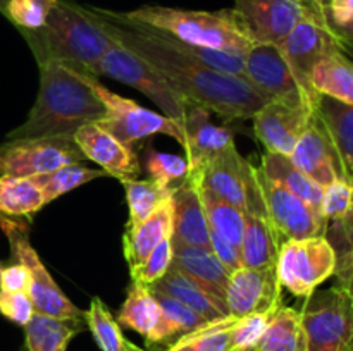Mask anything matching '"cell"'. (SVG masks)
Wrapping results in <instances>:
<instances>
[{"instance_id": "obj_36", "label": "cell", "mask_w": 353, "mask_h": 351, "mask_svg": "<svg viewBox=\"0 0 353 351\" xmlns=\"http://www.w3.org/2000/svg\"><path fill=\"white\" fill-rule=\"evenodd\" d=\"M105 176L107 174L102 169H90L83 164H68L55 169V171L47 172V174L31 176V178L40 186V189L43 191L45 205H48L59 196L65 195V193L72 191V189L79 188V186L86 184L93 179L105 178Z\"/></svg>"}, {"instance_id": "obj_48", "label": "cell", "mask_w": 353, "mask_h": 351, "mask_svg": "<svg viewBox=\"0 0 353 351\" xmlns=\"http://www.w3.org/2000/svg\"><path fill=\"white\" fill-rule=\"evenodd\" d=\"M324 12L333 30L347 26L353 23V0H326Z\"/></svg>"}, {"instance_id": "obj_28", "label": "cell", "mask_w": 353, "mask_h": 351, "mask_svg": "<svg viewBox=\"0 0 353 351\" xmlns=\"http://www.w3.org/2000/svg\"><path fill=\"white\" fill-rule=\"evenodd\" d=\"M259 169H261L265 178L271 179L272 182L285 188L286 191L293 193V195L299 196L300 200H303V202L309 203L310 206H314V209H317L321 212L324 188H321L317 182H314L305 172L300 171L293 164L290 155L265 151L262 155L261 167Z\"/></svg>"}, {"instance_id": "obj_3", "label": "cell", "mask_w": 353, "mask_h": 351, "mask_svg": "<svg viewBox=\"0 0 353 351\" xmlns=\"http://www.w3.org/2000/svg\"><path fill=\"white\" fill-rule=\"evenodd\" d=\"M19 33L33 52L37 64L61 62L90 76H97L100 58L116 41L90 7L71 0H57L43 26L33 31L21 30Z\"/></svg>"}, {"instance_id": "obj_43", "label": "cell", "mask_w": 353, "mask_h": 351, "mask_svg": "<svg viewBox=\"0 0 353 351\" xmlns=\"http://www.w3.org/2000/svg\"><path fill=\"white\" fill-rule=\"evenodd\" d=\"M172 265V241L171 237H165L162 243L154 248L150 255L145 258L141 264L130 267L131 281L141 282L145 286L154 284L155 281L162 277L169 267Z\"/></svg>"}, {"instance_id": "obj_27", "label": "cell", "mask_w": 353, "mask_h": 351, "mask_svg": "<svg viewBox=\"0 0 353 351\" xmlns=\"http://www.w3.org/2000/svg\"><path fill=\"white\" fill-rule=\"evenodd\" d=\"M119 326L134 330L150 344L161 320V308L150 288L141 282L131 281L126 288V298L117 312Z\"/></svg>"}, {"instance_id": "obj_49", "label": "cell", "mask_w": 353, "mask_h": 351, "mask_svg": "<svg viewBox=\"0 0 353 351\" xmlns=\"http://www.w3.org/2000/svg\"><path fill=\"white\" fill-rule=\"evenodd\" d=\"M334 33L341 38V41L345 43H353V23L347 24V26H341L338 30H334Z\"/></svg>"}, {"instance_id": "obj_12", "label": "cell", "mask_w": 353, "mask_h": 351, "mask_svg": "<svg viewBox=\"0 0 353 351\" xmlns=\"http://www.w3.org/2000/svg\"><path fill=\"white\" fill-rule=\"evenodd\" d=\"M243 79L268 102L314 103L296 81L283 50L274 43H254L248 48L243 61Z\"/></svg>"}, {"instance_id": "obj_34", "label": "cell", "mask_w": 353, "mask_h": 351, "mask_svg": "<svg viewBox=\"0 0 353 351\" xmlns=\"http://www.w3.org/2000/svg\"><path fill=\"white\" fill-rule=\"evenodd\" d=\"M203 206H205L207 220H209L210 231L217 233L240 248L245 233V212L238 206L231 205L226 200L217 196L210 189L200 188Z\"/></svg>"}, {"instance_id": "obj_14", "label": "cell", "mask_w": 353, "mask_h": 351, "mask_svg": "<svg viewBox=\"0 0 353 351\" xmlns=\"http://www.w3.org/2000/svg\"><path fill=\"white\" fill-rule=\"evenodd\" d=\"M257 181L264 198L268 219L281 243L288 240L324 236L327 222L319 210L265 178L259 167Z\"/></svg>"}, {"instance_id": "obj_32", "label": "cell", "mask_w": 353, "mask_h": 351, "mask_svg": "<svg viewBox=\"0 0 353 351\" xmlns=\"http://www.w3.org/2000/svg\"><path fill=\"white\" fill-rule=\"evenodd\" d=\"M152 291V289H150ZM155 299L161 308V320H159L157 330L154 334V339L150 344H172L178 341L179 337L186 336L192 330L199 329L209 320L203 319L200 313L192 310L190 306L183 305L178 299L171 298V296L164 295V292L152 291Z\"/></svg>"}, {"instance_id": "obj_22", "label": "cell", "mask_w": 353, "mask_h": 351, "mask_svg": "<svg viewBox=\"0 0 353 351\" xmlns=\"http://www.w3.org/2000/svg\"><path fill=\"white\" fill-rule=\"evenodd\" d=\"M172 265L188 274L193 281L207 289L217 301L226 306V291L231 274L217 260L212 250L172 241Z\"/></svg>"}, {"instance_id": "obj_6", "label": "cell", "mask_w": 353, "mask_h": 351, "mask_svg": "<svg viewBox=\"0 0 353 351\" xmlns=\"http://www.w3.org/2000/svg\"><path fill=\"white\" fill-rule=\"evenodd\" d=\"M97 76H109L116 81L140 89L155 105L161 107L164 116L185 127L190 103L169 85L168 79L150 62L131 52L119 41H114L112 47L100 58Z\"/></svg>"}, {"instance_id": "obj_19", "label": "cell", "mask_w": 353, "mask_h": 351, "mask_svg": "<svg viewBox=\"0 0 353 351\" xmlns=\"http://www.w3.org/2000/svg\"><path fill=\"white\" fill-rule=\"evenodd\" d=\"M290 158L300 171L305 172L321 188H326L336 179L353 181L341 165L336 150L331 145L323 124L319 123L314 112L305 131L296 141Z\"/></svg>"}, {"instance_id": "obj_41", "label": "cell", "mask_w": 353, "mask_h": 351, "mask_svg": "<svg viewBox=\"0 0 353 351\" xmlns=\"http://www.w3.org/2000/svg\"><path fill=\"white\" fill-rule=\"evenodd\" d=\"M279 308V306H278ZM278 308L265 310V312L254 313V315L243 317L231 323L230 337L233 351H255L259 341L264 336L269 322L278 312Z\"/></svg>"}, {"instance_id": "obj_50", "label": "cell", "mask_w": 353, "mask_h": 351, "mask_svg": "<svg viewBox=\"0 0 353 351\" xmlns=\"http://www.w3.org/2000/svg\"><path fill=\"white\" fill-rule=\"evenodd\" d=\"M336 284H340V286H343V288H347L348 291L352 292V296H353V270L347 275V277L341 279V281H338Z\"/></svg>"}, {"instance_id": "obj_4", "label": "cell", "mask_w": 353, "mask_h": 351, "mask_svg": "<svg viewBox=\"0 0 353 351\" xmlns=\"http://www.w3.org/2000/svg\"><path fill=\"white\" fill-rule=\"evenodd\" d=\"M123 14L128 19L147 24L195 47L245 55L255 43L234 9L188 10L165 6H143Z\"/></svg>"}, {"instance_id": "obj_53", "label": "cell", "mask_w": 353, "mask_h": 351, "mask_svg": "<svg viewBox=\"0 0 353 351\" xmlns=\"http://www.w3.org/2000/svg\"><path fill=\"white\" fill-rule=\"evenodd\" d=\"M3 2H6V0H0V7H2V6H3Z\"/></svg>"}, {"instance_id": "obj_2", "label": "cell", "mask_w": 353, "mask_h": 351, "mask_svg": "<svg viewBox=\"0 0 353 351\" xmlns=\"http://www.w3.org/2000/svg\"><path fill=\"white\" fill-rule=\"evenodd\" d=\"M40 88L26 120L7 133V140L19 138L72 136L81 126L102 123L107 109L93 92L88 74L61 62H43Z\"/></svg>"}, {"instance_id": "obj_21", "label": "cell", "mask_w": 353, "mask_h": 351, "mask_svg": "<svg viewBox=\"0 0 353 351\" xmlns=\"http://www.w3.org/2000/svg\"><path fill=\"white\" fill-rule=\"evenodd\" d=\"M185 151L188 160V176H196L224 148L234 143L230 129L210 123L209 110L190 105L185 123Z\"/></svg>"}, {"instance_id": "obj_15", "label": "cell", "mask_w": 353, "mask_h": 351, "mask_svg": "<svg viewBox=\"0 0 353 351\" xmlns=\"http://www.w3.org/2000/svg\"><path fill=\"white\" fill-rule=\"evenodd\" d=\"M233 9L255 43L274 45L310 12L324 10L310 0H234Z\"/></svg>"}, {"instance_id": "obj_37", "label": "cell", "mask_w": 353, "mask_h": 351, "mask_svg": "<svg viewBox=\"0 0 353 351\" xmlns=\"http://www.w3.org/2000/svg\"><path fill=\"white\" fill-rule=\"evenodd\" d=\"M85 323L100 351H126V337L119 322L99 296H93L90 301L85 312Z\"/></svg>"}, {"instance_id": "obj_47", "label": "cell", "mask_w": 353, "mask_h": 351, "mask_svg": "<svg viewBox=\"0 0 353 351\" xmlns=\"http://www.w3.org/2000/svg\"><path fill=\"white\" fill-rule=\"evenodd\" d=\"M210 250L216 255L217 260L226 267V270L230 274L240 270L243 267V258H241L240 248L234 246L233 243H230L228 240H224L223 236H219L217 233L210 231Z\"/></svg>"}, {"instance_id": "obj_31", "label": "cell", "mask_w": 353, "mask_h": 351, "mask_svg": "<svg viewBox=\"0 0 353 351\" xmlns=\"http://www.w3.org/2000/svg\"><path fill=\"white\" fill-rule=\"evenodd\" d=\"M255 351H307V334L300 310L279 306Z\"/></svg>"}, {"instance_id": "obj_44", "label": "cell", "mask_w": 353, "mask_h": 351, "mask_svg": "<svg viewBox=\"0 0 353 351\" xmlns=\"http://www.w3.org/2000/svg\"><path fill=\"white\" fill-rule=\"evenodd\" d=\"M353 205V181L336 179L326 186L321 202V213L326 222L343 219Z\"/></svg>"}, {"instance_id": "obj_35", "label": "cell", "mask_w": 353, "mask_h": 351, "mask_svg": "<svg viewBox=\"0 0 353 351\" xmlns=\"http://www.w3.org/2000/svg\"><path fill=\"white\" fill-rule=\"evenodd\" d=\"M124 189H126L128 210H130V220L126 227L137 226L141 220L147 219L161 203L171 200L174 188L164 186L154 179H128L123 181Z\"/></svg>"}, {"instance_id": "obj_10", "label": "cell", "mask_w": 353, "mask_h": 351, "mask_svg": "<svg viewBox=\"0 0 353 351\" xmlns=\"http://www.w3.org/2000/svg\"><path fill=\"white\" fill-rule=\"evenodd\" d=\"M0 227L7 236L14 258L26 265L31 272L30 296L33 301L34 313L55 317V319H85V312L79 310L68 296L62 292L57 282L47 270L30 243L28 229L14 217H0Z\"/></svg>"}, {"instance_id": "obj_55", "label": "cell", "mask_w": 353, "mask_h": 351, "mask_svg": "<svg viewBox=\"0 0 353 351\" xmlns=\"http://www.w3.org/2000/svg\"><path fill=\"white\" fill-rule=\"evenodd\" d=\"M352 176H353V169H352Z\"/></svg>"}, {"instance_id": "obj_1", "label": "cell", "mask_w": 353, "mask_h": 351, "mask_svg": "<svg viewBox=\"0 0 353 351\" xmlns=\"http://www.w3.org/2000/svg\"><path fill=\"white\" fill-rule=\"evenodd\" d=\"M90 9L114 40L150 62L190 105L236 120L252 119L268 103L241 76L221 72L179 54L150 26L128 19L116 10Z\"/></svg>"}, {"instance_id": "obj_23", "label": "cell", "mask_w": 353, "mask_h": 351, "mask_svg": "<svg viewBox=\"0 0 353 351\" xmlns=\"http://www.w3.org/2000/svg\"><path fill=\"white\" fill-rule=\"evenodd\" d=\"M312 109L336 150L341 165L353 179V105L317 93Z\"/></svg>"}, {"instance_id": "obj_18", "label": "cell", "mask_w": 353, "mask_h": 351, "mask_svg": "<svg viewBox=\"0 0 353 351\" xmlns=\"http://www.w3.org/2000/svg\"><path fill=\"white\" fill-rule=\"evenodd\" d=\"M72 138L86 160L99 164L100 169L110 178H116L123 182L140 176V160L133 148L117 140L102 124H85L72 134Z\"/></svg>"}, {"instance_id": "obj_9", "label": "cell", "mask_w": 353, "mask_h": 351, "mask_svg": "<svg viewBox=\"0 0 353 351\" xmlns=\"http://www.w3.org/2000/svg\"><path fill=\"white\" fill-rule=\"evenodd\" d=\"M88 81L107 109L105 119L99 124H102L109 133H112L124 145L131 147L143 138L165 134V136L174 138L181 147H185V129L178 123L169 119L164 114L145 109L140 103L110 92L97 76L88 74Z\"/></svg>"}, {"instance_id": "obj_54", "label": "cell", "mask_w": 353, "mask_h": 351, "mask_svg": "<svg viewBox=\"0 0 353 351\" xmlns=\"http://www.w3.org/2000/svg\"><path fill=\"white\" fill-rule=\"evenodd\" d=\"M0 272H2V264H0Z\"/></svg>"}, {"instance_id": "obj_33", "label": "cell", "mask_w": 353, "mask_h": 351, "mask_svg": "<svg viewBox=\"0 0 353 351\" xmlns=\"http://www.w3.org/2000/svg\"><path fill=\"white\" fill-rule=\"evenodd\" d=\"M43 206V191L31 176H0V217L31 219Z\"/></svg>"}, {"instance_id": "obj_25", "label": "cell", "mask_w": 353, "mask_h": 351, "mask_svg": "<svg viewBox=\"0 0 353 351\" xmlns=\"http://www.w3.org/2000/svg\"><path fill=\"white\" fill-rule=\"evenodd\" d=\"M148 288L152 291L164 292V295L178 299L183 305L190 306L196 313H200L209 322L228 317V310L223 303L217 301L207 289H203L199 282L193 281L188 274L179 270L174 265H171L169 270Z\"/></svg>"}, {"instance_id": "obj_39", "label": "cell", "mask_w": 353, "mask_h": 351, "mask_svg": "<svg viewBox=\"0 0 353 351\" xmlns=\"http://www.w3.org/2000/svg\"><path fill=\"white\" fill-rule=\"evenodd\" d=\"M324 236L334 248L336 253L334 277L341 281L353 270V205L343 219L327 222Z\"/></svg>"}, {"instance_id": "obj_52", "label": "cell", "mask_w": 353, "mask_h": 351, "mask_svg": "<svg viewBox=\"0 0 353 351\" xmlns=\"http://www.w3.org/2000/svg\"><path fill=\"white\" fill-rule=\"evenodd\" d=\"M312 3H316L317 7H321V9H324V3H326V0H310Z\"/></svg>"}, {"instance_id": "obj_26", "label": "cell", "mask_w": 353, "mask_h": 351, "mask_svg": "<svg viewBox=\"0 0 353 351\" xmlns=\"http://www.w3.org/2000/svg\"><path fill=\"white\" fill-rule=\"evenodd\" d=\"M85 326V319H55L34 313L23 327L24 348L26 351H65Z\"/></svg>"}, {"instance_id": "obj_24", "label": "cell", "mask_w": 353, "mask_h": 351, "mask_svg": "<svg viewBox=\"0 0 353 351\" xmlns=\"http://www.w3.org/2000/svg\"><path fill=\"white\" fill-rule=\"evenodd\" d=\"M172 231V209L171 200L161 203L150 215L137 226L126 227L123 236V255L128 265L141 264L154 251L159 243L171 237Z\"/></svg>"}, {"instance_id": "obj_51", "label": "cell", "mask_w": 353, "mask_h": 351, "mask_svg": "<svg viewBox=\"0 0 353 351\" xmlns=\"http://www.w3.org/2000/svg\"><path fill=\"white\" fill-rule=\"evenodd\" d=\"M126 351H148V350H145V348L137 346V344L131 343V341L126 339Z\"/></svg>"}, {"instance_id": "obj_30", "label": "cell", "mask_w": 353, "mask_h": 351, "mask_svg": "<svg viewBox=\"0 0 353 351\" xmlns=\"http://www.w3.org/2000/svg\"><path fill=\"white\" fill-rule=\"evenodd\" d=\"M347 43L327 54L310 74V86L321 95L333 96L353 105V58Z\"/></svg>"}, {"instance_id": "obj_17", "label": "cell", "mask_w": 353, "mask_h": 351, "mask_svg": "<svg viewBox=\"0 0 353 351\" xmlns=\"http://www.w3.org/2000/svg\"><path fill=\"white\" fill-rule=\"evenodd\" d=\"M312 112V103L288 105L281 102H268L252 117L254 133L265 147V151L292 155Z\"/></svg>"}, {"instance_id": "obj_5", "label": "cell", "mask_w": 353, "mask_h": 351, "mask_svg": "<svg viewBox=\"0 0 353 351\" xmlns=\"http://www.w3.org/2000/svg\"><path fill=\"white\" fill-rule=\"evenodd\" d=\"M300 315L307 351H353V296L347 288L316 289L303 298Z\"/></svg>"}, {"instance_id": "obj_16", "label": "cell", "mask_w": 353, "mask_h": 351, "mask_svg": "<svg viewBox=\"0 0 353 351\" xmlns=\"http://www.w3.org/2000/svg\"><path fill=\"white\" fill-rule=\"evenodd\" d=\"M278 268H247L233 272L226 291L228 317L238 320L283 305Z\"/></svg>"}, {"instance_id": "obj_7", "label": "cell", "mask_w": 353, "mask_h": 351, "mask_svg": "<svg viewBox=\"0 0 353 351\" xmlns=\"http://www.w3.org/2000/svg\"><path fill=\"white\" fill-rule=\"evenodd\" d=\"M199 188L210 189L245 213L264 215L265 205L257 181V167L241 157L234 143L224 148L196 176H188Z\"/></svg>"}, {"instance_id": "obj_8", "label": "cell", "mask_w": 353, "mask_h": 351, "mask_svg": "<svg viewBox=\"0 0 353 351\" xmlns=\"http://www.w3.org/2000/svg\"><path fill=\"white\" fill-rule=\"evenodd\" d=\"M276 268L283 289L307 298L334 275L336 253L326 236L288 240L279 246Z\"/></svg>"}, {"instance_id": "obj_40", "label": "cell", "mask_w": 353, "mask_h": 351, "mask_svg": "<svg viewBox=\"0 0 353 351\" xmlns=\"http://www.w3.org/2000/svg\"><path fill=\"white\" fill-rule=\"evenodd\" d=\"M55 3L57 0H6L0 7V14H3L17 31H33L43 26Z\"/></svg>"}, {"instance_id": "obj_42", "label": "cell", "mask_w": 353, "mask_h": 351, "mask_svg": "<svg viewBox=\"0 0 353 351\" xmlns=\"http://www.w3.org/2000/svg\"><path fill=\"white\" fill-rule=\"evenodd\" d=\"M145 169L150 179L174 188L188 176V160L181 155L162 153L150 148L145 153Z\"/></svg>"}, {"instance_id": "obj_45", "label": "cell", "mask_w": 353, "mask_h": 351, "mask_svg": "<svg viewBox=\"0 0 353 351\" xmlns=\"http://www.w3.org/2000/svg\"><path fill=\"white\" fill-rule=\"evenodd\" d=\"M0 315L19 327L26 326L34 315L30 292L0 291Z\"/></svg>"}, {"instance_id": "obj_13", "label": "cell", "mask_w": 353, "mask_h": 351, "mask_svg": "<svg viewBox=\"0 0 353 351\" xmlns=\"http://www.w3.org/2000/svg\"><path fill=\"white\" fill-rule=\"evenodd\" d=\"M345 41L334 33L324 10H314L303 17L288 36L278 45L285 54L296 81L300 83L310 98H316L317 92L310 86V74L314 67L336 48L343 47Z\"/></svg>"}, {"instance_id": "obj_38", "label": "cell", "mask_w": 353, "mask_h": 351, "mask_svg": "<svg viewBox=\"0 0 353 351\" xmlns=\"http://www.w3.org/2000/svg\"><path fill=\"white\" fill-rule=\"evenodd\" d=\"M233 322L231 317L210 320L169 344L164 351H233L230 337Z\"/></svg>"}, {"instance_id": "obj_20", "label": "cell", "mask_w": 353, "mask_h": 351, "mask_svg": "<svg viewBox=\"0 0 353 351\" xmlns=\"http://www.w3.org/2000/svg\"><path fill=\"white\" fill-rule=\"evenodd\" d=\"M172 231L171 240L210 250V226L207 220L200 188L186 176L171 196Z\"/></svg>"}, {"instance_id": "obj_11", "label": "cell", "mask_w": 353, "mask_h": 351, "mask_svg": "<svg viewBox=\"0 0 353 351\" xmlns=\"http://www.w3.org/2000/svg\"><path fill=\"white\" fill-rule=\"evenodd\" d=\"M85 160L72 136L19 138L0 143V176L30 178Z\"/></svg>"}, {"instance_id": "obj_29", "label": "cell", "mask_w": 353, "mask_h": 351, "mask_svg": "<svg viewBox=\"0 0 353 351\" xmlns=\"http://www.w3.org/2000/svg\"><path fill=\"white\" fill-rule=\"evenodd\" d=\"M279 246H281V240L272 229L268 217L245 213V233L240 244L243 267H276Z\"/></svg>"}, {"instance_id": "obj_46", "label": "cell", "mask_w": 353, "mask_h": 351, "mask_svg": "<svg viewBox=\"0 0 353 351\" xmlns=\"http://www.w3.org/2000/svg\"><path fill=\"white\" fill-rule=\"evenodd\" d=\"M31 272L21 262L2 267L0 272V291L9 292H30Z\"/></svg>"}]
</instances>
